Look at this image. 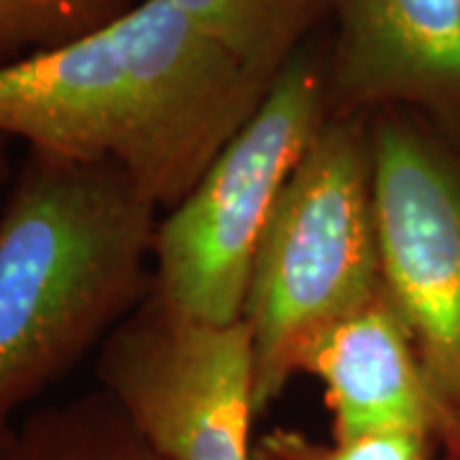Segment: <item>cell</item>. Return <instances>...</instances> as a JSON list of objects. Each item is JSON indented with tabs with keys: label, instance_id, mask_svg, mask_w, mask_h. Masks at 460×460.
Listing matches in <instances>:
<instances>
[{
	"label": "cell",
	"instance_id": "cell-1",
	"mask_svg": "<svg viewBox=\"0 0 460 460\" xmlns=\"http://www.w3.org/2000/svg\"><path fill=\"white\" fill-rule=\"evenodd\" d=\"M271 75L166 0L0 69V136L113 164L169 213L259 108Z\"/></svg>",
	"mask_w": 460,
	"mask_h": 460
},
{
	"label": "cell",
	"instance_id": "cell-2",
	"mask_svg": "<svg viewBox=\"0 0 460 460\" xmlns=\"http://www.w3.org/2000/svg\"><path fill=\"white\" fill-rule=\"evenodd\" d=\"M156 223L118 166L26 148L0 205V445L144 299Z\"/></svg>",
	"mask_w": 460,
	"mask_h": 460
},
{
	"label": "cell",
	"instance_id": "cell-3",
	"mask_svg": "<svg viewBox=\"0 0 460 460\" xmlns=\"http://www.w3.org/2000/svg\"><path fill=\"white\" fill-rule=\"evenodd\" d=\"M368 118L330 115L263 233L243 307L259 417L307 348L384 289Z\"/></svg>",
	"mask_w": 460,
	"mask_h": 460
},
{
	"label": "cell",
	"instance_id": "cell-4",
	"mask_svg": "<svg viewBox=\"0 0 460 460\" xmlns=\"http://www.w3.org/2000/svg\"><path fill=\"white\" fill-rule=\"evenodd\" d=\"M330 115L325 57L305 44L187 198L156 223L151 289L172 310L210 325L243 320L266 226Z\"/></svg>",
	"mask_w": 460,
	"mask_h": 460
},
{
	"label": "cell",
	"instance_id": "cell-5",
	"mask_svg": "<svg viewBox=\"0 0 460 460\" xmlns=\"http://www.w3.org/2000/svg\"><path fill=\"white\" fill-rule=\"evenodd\" d=\"M368 123L384 295L410 332L453 440L460 435V154L410 111H381Z\"/></svg>",
	"mask_w": 460,
	"mask_h": 460
},
{
	"label": "cell",
	"instance_id": "cell-6",
	"mask_svg": "<svg viewBox=\"0 0 460 460\" xmlns=\"http://www.w3.org/2000/svg\"><path fill=\"white\" fill-rule=\"evenodd\" d=\"M95 376L164 460H253V358L243 320L210 325L151 287L100 345Z\"/></svg>",
	"mask_w": 460,
	"mask_h": 460
},
{
	"label": "cell",
	"instance_id": "cell-7",
	"mask_svg": "<svg viewBox=\"0 0 460 460\" xmlns=\"http://www.w3.org/2000/svg\"><path fill=\"white\" fill-rule=\"evenodd\" d=\"M332 115L410 111L460 123V0H328Z\"/></svg>",
	"mask_w": 460,
	"mask_h": 460
},
{
	"label": "cell",
	"instance_id": "cell-8",
	"mask_svg": "<svg viewBox=\"0 0 460 460\" xmlns=\"http://www.w3.org/2000/svg\"><path fill=\"white\" fill-rule=\"evenodd\" d=\"M325 389L332 438L425 432L443 445L447 425L404 323L384 289L314 341L299 366Z\"/></svg>",
	"mask_w": 460,
	"mask_h": 460
},
{
	"label": "cell",
	"instance_id": "cell-9",
	"mask_svg": "<svg viewBox=\"0 0 460 460\" xmlns=\"http://www.w3.org/2000/svg\"><path fill=\"white\" fill-rule=\"evenodd\" d=\"M0 460H164L102 389L29 411Z\"/></svg>",
	"mask_w": 460,
	"mask_h": 460
},
{
	"label": "cell",
	"instance_id": "cell-10",
	"mask_svg": "<svg viewBox=\"0 0 460 460\" xmlns=\"http://www.w3.org/2000/svg\"><path fill=\"white\" fill-rule=\"evenodd\" d=\"M263 75H277L307 44L328 0H166Z\"/></svg>",
	"mask_w": 460,
	"mask_h": 460
},
{
	"label": "cell",
	"instance_id": "cell-11",
	"mask_svg": "<svg viewBox=\"0 0 460 460\" xmlns=\"http://www.w3.org/2000/svg\"><path fill=\"white\" fill-rule=\"evenodd\" d=\"M141 0H0V69L66 47Z\"/></svg>",
	"mask_w": 460,
	"mask_h": 460
},
{
	"label": "cell",
	"instance_id": "cell-12",
	"mask_svg": "<svg viewBox=\"0 0 460 460\" xmlns=\"http://www.w3.org/2000/svg\"><path fill=\"white\" fill-rule=\"evenodd\" d=\"M440 447L425 432H378L325 443L302 429L271 428L256 438L253 460H438Z\"/></svg>",
	"mask_w": 460,
	"mask_h": 460
},
{
	"label": "cell",
	"instance_id": "cell-13",
	"mask_svg": "<svg viewBox=\"0 0 460 460\" xmlns=\"http://www.w3.org/2000/svg\"><path fill=\"white\" fill-rule=\"evenodd\" d=\"M8 144H11V138H5V136H0V195L8 190V181H11V162H8Z\"/></svg>",
	"mask_w": 460,
	"mask_h": 460
},
{
	"label": "cell",
	"instance_id": "cell-14",
	"mask_svg": "<svg viewBox=\"0 0 460 460\" xmlns=\"http://www.w3.org/2000/svg\"><path fill=\"white\" fill-rule=\"evenodd\" d=\"M438 460H460V435L458 438H453V440H447V443L440 447Z\"/></svg>",
	"mask_w": 460,
	"mask_h": 460
}]
</instances>
